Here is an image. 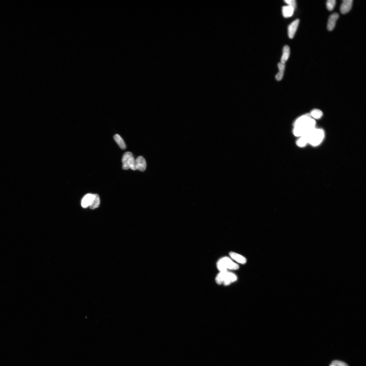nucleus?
Segmentation results:
<instances>
[{
  "mask_svg": "<svg viewBox=\"0 0 366 366\" xmlns=\"http://www.w3.org/2000/svg\"><path fill=\"white\" fill-rule=\"evenodd\" d=\"M316 122L310 114H306L299 118L294 124L293 133L296 136L307 134L315 128Z\"/></svg>",
  "mask_w": 366,
  "mask_h": 366,
  "instance_id": "1",
  "label": "nucleus"
},
{
  "mask_svg": "<svg viewBox=\"0 0 366 366\" xmlns=\"http://www.w3.org/2000/svg\"><path fill=\"white\" fill-rule=\"evenodd\" d=\"M216 267L219 272L229 271L239 268V265L234 262L230 257L227 256L220 258L217 261Z\"/></svg>",
  "mask_w": 366,
  "mask_h": 366,
  "instance_id": "2",
  "label": "nucleus"
},
{
  "mask_svg": "<svg viewBox=\"0 0 366 366\" xmlns=\"http://www.w3.org/2000/svg\"><path fill=\"white\" fill-rule=\"evenodd\" d=\"M236 275L229 271L219 272L216 277L215 281L218 285H230L237 280Z\"/></svg>",
  "mask_w": 366,
  "mask_h": 366,
  "instance_id": "3",
  "label": "nucleus"
},
{
  "mask_svg": "<svg viewBox=\"0 0 366 366\" xmlns=\"http://www.w3.org/2000/svg\"><path fill=\"white\" fill-rule=\"evenodd\" d=\"M305 135L307 136L308 143L312 145L316 146L323 141L324 134L322 130L315 128Z\"/></svg>",
  "mask_w": 366,
  "mask_h": 366,
  "instance_id": "4",
  "label": "nucleus"
},
{
  "mask_svg": "<svg viewBox=\"0 0 366 366\" xmlns=\"http://www.w3.org/2000/svg\"><path fill=\"white\" fill-rule=\"evenodd\" d=\"M299 20L298 19L294 21L288 26V36L291 39L294 38L299 25Z\"/></svg>",
  "mask_w": 366,
  "mask_h": 366,
  "instance_id": "5",
  "label": "nucleus"
},
{
  "mask_svg": "<svg viewBox=\"0 0 366 366\" xmlns=\"http://www.w3.org/2000/svg\"><path fill=\"white\" fill-rule=\"evenodd\" d=\"M135 161L136 169L142 172L145 171L147 167V163L144 158L142 156H139Z\"/></svg>",
  "mask_w": 366,
  "mask_h": 366,
  "instance_id": "6",
  "label": "nucleus"
},
{
  "mask_svg": "<svg viewBox=\"0 0 366 366\" xmlns=\"http://www.w3.org/2000/svg\"><path fill=\"white\" fill-rule=\"evenodd\" d=\"M353 2L352 0H344L341 5V13L343 14H346L349 12L352 8Z\"/></svg>",
  "mask_w": 366,
  "mask_h": 366,
  "instance_id": "7",
  "label": "nucleus"
},
{
  "mask_svg": "<svg viewBox=\"0 0 366 366\" xmlns=\"http://www.w3.org/2000/svg\"><path fill=\"white\" fill-rule=\"evenodd\" d=\"M229 254L232 260L236 261L238 263L245 264L246 262V258L243 256L237 253L231 252L229 253Z\"/></svg>",
  "mask_w": 366,
  "mask_h": 366,
  "instance_id": "8",
  "label": "nucleus"
},
{
  "mask_svg": "<svg viewBox=\"0 0 366 366\" xmlns=\"http://www.w3.org/2000/svg\"><path fill=\"white\" fill-rule=\"evenodd\" d=\"M339 15L338 13H335L331 15L329 18L327 28L328 30L331 31L335 28L336 21L338 19Z\"/></svg>",
  "mask_w": 366,
  "mask_h": 366,
  "instance_id": "9",
  "label": "nucleus"
},
{
  "mask_svg": "<svg viewBox=\"0 0 366 366\" xmlns=\"http://www.w3.org/2000/svg\"><path fill=\"white\" fill-rule=\"evenodd\" d=\"M94 198V194H88L85 196L82 201V206L83 207L87 208L90 206Z\"/></svg>",
  "mask_w": 366,
  "mask_h": 366,
  "instance_id": "10",
  "label": "nucleus"
},
{
  "mask_svg": "<svg viewBox=\"0 0 366 366\" xmlns=\"http://www.w3.org/2000/svg\"><path fill=\"white\" fill-rule=\"evenodd\" d=\"M295 10V9L291 6H284L282 8L283 16L285 18L290 17L293 15Z\"/></svg>",
  "mask_w": 366,
  "mask_h": 366,
  "instance_id": "11",
  "label": "nucleus"
},
{
  "mask_svg": "<svg viewBox=\"0 0 366 366\" xmlns=\"http://www.w3.org/2000/svg\"><path fill=\"white\" fill-rule=\"evenodd\" d=\"M133 156L132 153L130 152H127L124 154L122 161L123 162V169L124 170H127L129 169L127 164L128 161L130 158Z\"/></svg>",
  "mask_w": 366,
  "mask_h": 366,
  "instance_id": "12",
  "label": "nucleus"
},
{
  "mask_svg": "<svg viewBox=\"0 0 366 366\" xmlns=\"http://www.w3.org/2000/svg\"><path fill=\"white\" fill-rule=\"evenodd\" d=\"M290 55V48L287 45L285 46L283 49V54L281 59V63L285 64Z\"/></svg>",
  "mask_w": 366,
  "mask_h": 366,
  "instance_id": "13",
  "label": "nucleus"
},
{
  "mask_svg": "<svg viewBox=\"0 0 366 366\" xmlns=\"http://www.w3.org/2000/svg\"><path fill=\"white\" fill-rule=\"evenodd\" d=\"M278 67L279 69V72L276 76V79L279 81L281 80L283 77L284 71L285 70V64L279 62L278 64Z\"/></svg>",
  "mask_w": 366,
  "mask_h": 366,
  "instance_id": "14",
  "label": "nucleus"
},
{
  "mask_svg": "<svg viewBox=\"0 0 366 366\" xmlns=\"http://www.w3.org/2000/svg\"><path fill=\"white\" fill-rule=\"evenodd\" d=\"M114 140L117 143L118 145L119 146L121 149H125L126 148V145L125 143L123 138L121 137L120 135L118 134H116L114 136Z\"/></svg>",
  "mask_w": 366,
  "mask_h": 366,
  "instance_id": "15",
  "label": "nucleus"
},
{
  "mask_svg": "<svg viewBox=\"0 0 366 366\" xmlns=\"http://www.w3.org/2000/svg\"><path fill=\"white\" fill-rule=\"evenodd\" d=\"M100 199L99 196L97 194H94V198L90 207L91 209H94L99 206Z\"/></svg>",
  "mask_w": 366,
  "mask_h": 366,
  "instance_id": "16",
  "label": "nucleus"
},
{
  "mask_svg": "<svg viewBox=\"0 0 366 366\" xmlns=\"http://www.w3.org/2000/svg\"><path fill=\"white\" fill-rule=\"evenodd\" d=\"M307 143L308 140L306 135L300 137V138L296 142L297 145L300 147H304Z\"/></svg>",
  "mask_w": 366,
  "mask_h": 366,
  "instance_id": "17",
  "label": "nucleus"
},
{
  "mask_svg": "<svg viewBox=\"0 0 366 366\" xmlns=\"http://www.w3.org/2000/svg\"><path fill=\"white\" fill-rule=\"evenodd\" d=\"M310 114L311 117L314 119H318L322 117L323 113L319 110L314 109L311 112Z\"/></svg>",
  "mask_w": 366,
  "mask_h": 366,
  "instance_id": "18",
  "label": "nucleus"
},
{
  "mask_svg": "<svg viewBox=\"0 0 366 366\" xmlns=\"http://www.w3.org/2000/svg\"><path fill=\"white\" fill-rule=\"evenodd\" d=\"M127 164L129 169H131L135 171L137 170L135 160L133 156L131 157L129 159L128 161Z\"/></svg>",
  "mask_w": 366,
  "mask_h": 366,
  "instance_id": "19",
  "label": "nucleus"
},
{
  "mask_svg": "<svg viewBox=\"0 0 366 366\" xmlns=\"http://www.w3.org/2000/svg\"><path fill=\"white\" fill-rule=\"evenodd\" d=\"M336 3L335 0H328L326 2V7L328 9L331 11L334 9Z\"/></svg>",
  "mask_w": 366,
  "mask_h": 366,
  "instance_id": "20",
  "label": "nucleus"
},
{
  "mask_svg": "<svg viewBox=\"0 0 366 366\" xmlns=\"http://www.w3.org/2000/svg\"><path fill=\"white\" fill-rule=\"evenodd\" d=\"M331 364L335 366H349L346 363L339 361H333L332 362Z\"/></svg>",
  "mask_w": 366,
  "mask_h": 366,
  "instance_id": "21",
  "label": "nucleus"
},
{
  "mask_svg": "<svg viewBox=\"0 0 366 366\" xmlns=\"http://www.w3.org/2000/svg\"><path fill=\"white\" fill-rule=\"evenodd\" d=\"M284 2L286 3L288 5L293 7L295 9L296 6V2L295 0H285Z\"/></svg>",
  "mask_w": 366,
  "mask_h": 366,
  "instance_id": "22",
  "label": "nucleus"
},
{
  "mask_svg": "<svg viewBox=\"0 0 366 366\" xmlns=\"http://www.w3.org/2000/svg\"><path fill=\"white\" fill-rule=\"evenodd\" d=\"M329 366H334V365H332V364H331V365H330Z\"/></svg>",
  "mask_w": 366,
  "mask_h": 366,
  "instance_id": "23",
  "label": "nucleus"
}]
</instances>
